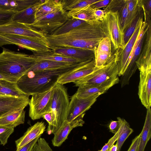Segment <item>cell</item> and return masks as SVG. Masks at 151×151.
Returning <instances> with one entry per match:
<instances>
[{
	"label": "cell",
	"instance_id": "1",
	"mask_svg": "<svg viewBox=\"0 0 151 151\" xmlns=\"http://www.w3.org/2000/svg\"><path fill=\"white\" fill-rule=\"evenodd\" d=\"M101 22H86L65 33L45 35L51 50L73 47L94 50L105 37L101 27Z\"/></svg>",
	"mask_w": 151,
	"mask_h": 151
},
{
	"label": "cell",
	"instance_id": "2",
	"mask_svg": "<svg viewBox=\"0 0 151 151\" xmlns=\"http://www.w3.org/2000/svg\"><path fill=\"white\" fill-rule=\"evenodd\" d=\"M80 63L62 69L27 71L16 83L19 89L29 96L45 91L55 85L59 76L78 66Z\"/></svg>",
	"mask_w": 151,
	"mask_h": 151
},
{
	"label": "cell",
	"instance_id": "3",
	"mask_svg": "<svg viewBox=\"0 0 151 151\" xmlns=\"http://www.w3.org/2000/svg\"><path fill=\"white\" fill-rule=\"evenodd\" d=\"M36 62L33 54L3 48L0 53V74L18 79Z\"/></svg>",
	"mask_w": 151,
	"mask_h": 151
},
{
	"label": "cell",
	"instance_id": "4",
	"mask_svg": "<svg viewBox=\"0 0 151 151\" xmlns=\"http://www.w3.org/2000/svg\"><path fill=\"white\" fill-rule=\"evenodd\" d=\"M101 27L105 37L110 40L115 51L124 47V32L120 23L118 11L106 12L101 22Z\"/></svg>",
	"mask_w": 151,
	"mask_h": 151
},
{
	"label": "cell",
	"instance_id": "5",
	"mask_svg": "<svg viewBox=\"0 0 151 151\" xmlns=\"http://www.w3.org/2000/svg\"><path fill=\"white\" fill-rule=\"evenodd\" d=\"M118 76V67L114 56L109 63L101 67L95 66L92 72L73 83L78 87L91 86L103 83Z\"/></svg>",
	"mask_w": 151,
	"mask_h": 151
},
{
	"label": "cell",
	"instance_id": "6",
	"mask_svg": "<svg viewBox=\"0 0 151 151\" xmlns=\"http://www.w3.org/2000/svg\"><path fill=\"white\" fill-rule=\"evenodd\" d=\"M69 103L67 88L63 85L56 83L53 88L50 107L55 117V132L66 119Z\"/></svg>",
	"mask_w": 151,
	"mask_h": 151
},
{
	"label": "cell",
	"instance_id": "7",
	"mask_svg": "<svg viewBox=\"0 0 151 151\" xmlns=\"http://www.w3.org/2000/svg\"><path fill=\"white\" fill-rule=\"evenodd\" d=\"M67 11L63 9L47 14L36 19L30 24H25L29 28L44 35H51L69 19Z\"/></svg>",
	"mask_w": 151,
	"mask_h": 151
},
{
	"label": "cell",
	"instance_id": "8",
	"mask_svg": "<svg viewBox=\"0 0 151 151\" xmlns=\"http://www.w3.org/2000/svg\"><path fill=\"white\" fill-rule=\"evenodd\" d=\"M54 86L45 91L32 95L28 104L29 116L32 120L40 119L44 113L50 109Z\"/></svg>",
	"mask_w": 151,
	"mask_h": 151
},
{
	"label": "cell",
	"instance_id": "9",
	"mask_svg": "<svg viewBox=\"0 0 151 151\" xmlns=\"http://www.w3.org/2000/svg\"><path fill=\"white\" fill-rule=\"evenodd\" d=\"M14 45L22 47L37 54H52L51 49L46 40L12 34L0 35Z\"/></svg>",
	"mask_w": 151,
	"mask_h": 151
},
{
	"label": "cell",
	"instance_id": "10",
	"mask_svg": "<svg viewBox=\"0 0 151 151\" xmlns=\"http://www.w3.org/2000/svg\"><path fill=\"white\" fill-rule=\"evenodd\" d=\"M144 16L143 13L140 18L134 32L124 47L115 51L114 54L117 65L119 76H122L125 72L126 66L143 21Z\"/></svg>",
	"mask_w": 151,
	"mask_h": 151
},
{
	"label": "cell",
	"instance_id": "11",
	"mask_svg": "<svg viewBox=\"0 0 151 151\" xmlns=\"http://www.w3.org/2000/svg\"><path fill=\"white\" fill-rule=\"evenodd\" d=\"M99 96L95 95L80 98L74 94L70 101L66 120L71 121L81 116H84L85 112L91 107Z\"/></svg>",
	"mask_w": 151,
	"mask_h": 151
},
{
	"label": "cell",
	"instance_id": "12",
	"mask_svg": "<svg viewBox=\"0 0 151 151\" xmlns=\"http://www.w3.org/2000/svg\"><path fill=\"white\" fill-rule=\"evenodd\" d=\"M95 67L94 58L81 63L75 67L60 75L56 83L63 85L74 83L92 72Z\"/></svg>",
	"mask_w": 151,
	"mask_h": 151
},
{
	"label": "cell",
	"instance_id": "13",
	"mask_svg": "<svg viewBox=\"0 0 151 151\" xmlns=\"http://www.w3.org/2000/svg\"><path fill=\"white\" fill-rule=\"evenodd\" d=\"M12 34L24 36L35 39L46 40L44 35L30 29L26 25L12 21L0 26V35Z\"/></svg>",
	"mask_w": 151,
	"mask_h": 151
},
{
	"label": "cell",
	"instance_id": "14",
	"mask_svg": "<svg viewBox=\"0 0 151 151\" xmlns=\"http://www.w3.org/2000/svg\"><path fill=\"white\" fill-rule=\"evenodd\" d=\"M29 97L9 96H0V118L18 109H24L29 104Z\"/></svg>",
	"mask_w": 151,
	"mask_h": 151
},
{
	"label": "cell",
	"instance_id": "15",
	"mask_svg": "<svg viewBox=\"0 0 151 151\" xmlns=\"http://www.w3.org/2000/svg\"><path fill=\"white\" fill-rule=\"evenodd\" d=\"M84 116H81L71 121L65 120L60 127L53 134L52 140L53 145L59 147L67 139L68 136L74 128L82 127L84 123L83 120Z\"/></svg>",
	"mask_w": 151,
	"mask_h": 151
},
{
	"label": "cell",
	"instance_id": "16",
	"mask_svg": "<svg viewBox=\"0 0 151 151\" xmlns=\"http://www.w3.org/2000/svg\"><path fill=\"white\" fill-rule=\"evenodd\" d=\"M148 27L146 33V38L142 50L136 62L140 72L151 69V20L148 22Z\"/></svg>",
	"mask_w": 151,
	"mask_h": 151
},
{
	"label": "cell",
	"instance_id": "17",
	"mask_svg": "<svg viewBox=\"0 0 151 151\" xmlns=\"http://www.w3.org/2000/svg\"><path fill=\"white\" fill-rule=\"evenodd\" d=\"M52 54L86 62L94 58V50L73 47L56 48L52 50Z\"/></svg>",
	"mask_w": 151,
	"mask_h": 151
},
{
	"label": "cell",
	"instance_id": "18",
	"mask_svg": "<svg viewBox=\"0 0 151 151\" xmlns=\"http://www.w3.org/2000/svg\"><path fill=\"white\" fill-rule=\"evenodd\" d=\"M138 94L142 104L147 109L151 106V69L140 72Z\"/></svg>",
	"mask_w": 151,
	"mask_h": 151
},
{
	"label": "cell",
	"instance_id": "19",
	"mask_svg": "<svg viewBox=\"0 0 151 151\" xmlns=\"http://www.w3.org/2000/svg\"><path fill=\"white\" fill-rule=\"evenodd\" d=\"M119 81L117 76L98 85L89 87H78L74 94L80 98L87 97L95 95L100 96L106 93L109 88L118 83Z\"/></svg>",
	"mask_w": 151,
	"mask_h": 151
},
{
	"label": "cell",
	"instance_id": "20",
	"mask_svg": "<svg viewBox=\"0 0 151 151\" xmlns=\"http://www.w3.org/2000/svg\"><path fill=\"white\" fill-rule=\"evenodd\" d=\"M45 125L42 122H37L29 127L22 137L15 141L16 151H18L24 145L41 136L45 131Z\"/></svg>",
	"mask_w": 151,
	"mask_h": 151
},
{
	"label": "cell",
	"instance_id": "21",
	"mask_svg": "<svg viewBox=\"0 0 151 151\" xmlns=\"http://www.w3.org/2000/svg\"><path fill=\"white\" fill-rule=\"evenodd\" d=\"M45 1L40 0L35 4L17 12L13 17L12 21L25 24H32L35 20V14L37 10Z\"/></svg>",
	"mask_w": 151,
	"mask_h": 151
},
{
	"label": "cell",
	"instance_id": "22",
	"mask_svg": "<svg viewBox=\"0 0 151 151\" xmlns=\"http://www.w3.org/2000/svg\"><path fill=\"white\" fill-rule=\"evenodd\" d=\"M39 1L40 0H0V9L17 12L35 4Z\"/></svg>",
	"mask_w": 151,
	"mask_h": 151
},
{
	"label": "cell",
	"instance_id": "23",
	"mask_svg": "<svg viewBox=\"0 0 151 151\" xmlns=\"http://www.w3.org/2000/svg\"><path fill=\"white\" fill-rule=\"evenodd\" d=\"M24 109L17 110L0 118V125L14 128L24 124L25 113Z\"/></svg>",
	"mask_w": 151,
	"mask_h": 151
},
{
	"label": "cell",
	"instance_id": "24",
	"mask_svg": "<svg viewBox=\"0 0 151 151\" xmlns=\"http://www.w3.org/2000/svg\"><path fill=\"white\" fill-rule=\"evenodd\" d=\"M77 64L78 63L48 60L36 61L35 64L27 71H36L58 70L70 67Z\"/></svg>",
	"mask_w": 151,
	"mask_h": 151
},
{
	"label": "cell",
	"instance_id": "25",
	"mask_svg": "<svg viewBox=\"0 0 151 151\" xmlns=\"http://www.w3.org/2000/svg\"><path fill=\"white\" fill-rule=\"evenodd\" d=\"M95 10L89 5L68 11L67 16L69 18H72L89 23H93L99 21L96 20L95 17Z\"/></svg>",
	"mask_w": 151,
	"mask_h": 151
},
{
	"label": "cell",
	"instance_id": "26",
	"mask_svg": "<svg viewBox=\"0 0 151 151\" xmlns=\"http://www.w3.org/2000/svg\"><path fill=\"white\" fill-rule=\"evenodd\" d=\"M138 146L136 151H144L151 137V109H147L146 116L142 130L140 133Z\"/></svg>",
	"mask_w": 151,
	"mask_h": 151
},
{
	"label": "cell",
	"instance_id": "27",
	"mask_svg": "<svg viewBox=\"0 0 151 151\" xmlns=\"http://www.w3.org/2000/svg\"><path fill=\"white\" fill-rule=\"evenodd\" d=\"M63 9L61 0H45L35 14V20L48 14Z\"/></svg>",
	"mask_w": 151,
	"mask_h": 151
},
{
	"label": "cell",
	"instance_id": "28",
	"mask_svg": "<svg viewBox=\"0 0 151 151\" xmlns=\"http://www.w3.org/2000/svg\"><path fill=\"white\" fill-rule=\"evenodd\" d=\"M0 93L7 96L21 98H28L29 96L22 92L17 86L16 83L0 79Z\"/></svg>",
	"mask_w": 151,
	"mask_h": 151
},
{
	"label": "cell",
	"instance_id": "29",
	"mask_svg": "<svg viewBox=\"0 0 151 151\" xmlns=\"http://www.w3.org/2000/svg\"><path fill=\"white\" fill-rule=\"evenodd\" d=\"M127 2L128 16L125 31L142 11L141 0H127Z\"/></svg>",
	"mask_w": 151,
	"mask_h": 151
},
{
	"label": "cell",
	"instance_id": "30",
	"mask_svg": "<svg viewBox=\"0 0 151 151\" xmlns=\"http://www.w3.org/2000/svg\"><path fill=\"white\" fill-rule=\"evenodd\" d=\"M33 55L35 57L36 61L48 60L72 63H82L80 60L74 58L54 55L53 54H33Z\"/></svg>",
	"mask_w": 151,
	"mask_h": 151
},
{
	"label": "cell",
	"instance_id": "31",
	"mask_svg": "<svg viewBox=\"0 0 151 151\" xmlns=\"http://www.w3.org/2000/svg\"><path fill=\"white\" fill-rule=\"evenodd\" d=\"M97 0H61L63 8L66 11L91 5Z\"/></svg>",
	"mask_w": 151,
	"mask_h": 151
},
{
	"label": "cell",
	"instance_id": "32",
	"mask_svg": "<svg viewBox=\"0 0 151 151\" xmlns=\"http://www.w3.org/2000/svg\"><path fill=\"white\" fill-rule=\"evenodd\" d=\"M86 22L74 18L68 19L66 22L55 31L51 35H56L67 33Z\"/></svg>",
	"mask_w": 151,
	"mask_h": 151
},
{
	"label": "cell",
	"instance_id": "33",
	"mask_svg": "<svg viewBox=\"0 0 151 151\" xmlns=\"http://www.w3.org/2000/svg\"><path fill=\"white\" fill-rule=\"evenodd\" d=\"M123 129L122 131L116 141L118 151H120L124 142L128 137L133 132V129L130 127L128 122L122 119Z\"/></svg>",
	"mask_w": 151,
	"mask_h": 151
},
{
	"label": "cell",
	"instance_id": "34",
	"mask_svg": "<svg viewBox=\"0 0 151 151\" xmlns=\"http://www.w3.org/2000/svg\"><path fill=\"white\" fill-rule=\"evenodd\" d=\"M117 119L120 123V127L118 131L114 134L113 136L109 139L108 142L103 146L100 150H99V151H107L117 140L123 129L122 119L119 117H118Z\"/></svg>",
	"mask_w": 151,
	"mask_h": 151
},
{
	"label": "cell",
	"instance_id": "35",
	"mask_svg": "<svg viewBox=\"0 0 151 151\" xmlns=\"http://www.w3.org/2000/svg\"><path fill=\"white\" fill-rule=\"evenodd\" d=\"M143 14V13L141 12V13L132 22L129 26L124 32V40L125 44L128 42L134 32L140 18Z\"/></svg>",
	"mask_w": 151,
	"mask_h": 151
},
{
	"label": "cell",
	"instance_id": "36",
	"mask_svg": "<svg viewBox=\"0 0 151 151\" xmlns=\"http://www.w3.org/2000/svg\"><path fill=\"white\" fill-rule=\"evenodd\" d=\"M14 128L0 125V142L3 146L7 143L10 135L13 132Z\"/></svg>",
	"mask_w": 151,
	"mask_h": 151
},
{
	"label": "cell",
	"instance_id": "37",
	"mask_svg": "<svg viewBox=\"0 0 151 151\" xmlns=\"http://www.w3.org/2000/svg\"><path fill=\"white\" fill-rule=\"evenodd\" d=\"M94 50L97 51L104 52L112 54L111 44L109 39L107 37H104L100 41Z\"/></svg>",
	"mask_w": 151,
	"mask_h": 151
},
{
	"label": "cell",
	"instance_id": "38",
	"mask_svg": "<svg viewBox=\"0 0 151 151\" xmlns=\"http://www.w3.org/2000/svg\"><path fill=\"white\" fill-rule=\"evenodd\" d=\"M118 12L120 23L124 32L128 16L127 0H124L123 4L119 10Z\"/></svg>",
	"mask_w": 151,
	"mask_h": 151
},
{
	"label": "cell",
	"instance_id": "39",
	"mask_svg": "<svg viewBox=\"0 0 151 151\" xmlns=\"http://www.w3.org/2000/svg\"><path fill=\"white\" fill-rule=\"evenodd\" d=\"M31 151H53L44 138L40 137Z\"/></svg>",
	"mask_w": 151,
	"mask_h": 151
},
{
	"label": "cell",
	"instance_id": "40",
	"mask_svg": "<svg viewBox=\"0 0 151 151\" xmlns=\"http://www.w3.org/2000/svg\"><path fill=\"white\" fill-rule=\"evenodd\" d=\"M16 13L12 11L0 9V26L11 22Z\"/></svg>",
	"mask_w": 151,
	"mask_h": 151
},
{
	"label": "cell",
	"instance_id": "41",
	"mask_svg": "<svg viewBox=\"0 0 151 151\" xmlns=\"http://www.w3.org/2000/svg\"><path fill=\"white\" fill-rule=\"evenodd\" d=\"M111 1V0H99L97 1L91 5V6L95 10L99 9L102 7H107Z\"/></svg>",
	"mask_w": 151,
	"mask_h": 151
},
{
	"label": "cell",
	"instance_id": "42",
	"mask_svg": "<svg viewBox=\"0 0 151 151\" xmlns=\"http://www.w3.org/2000/svg\"><path fill=\"white\" fill-rule=\"evenodd\" d=\"M120 127L119 122L117 121H111L109 126L110 132L114 134L119 130Z\"/></svg>",
	"mask_w": 151,
	"mask_h": 151
},
{
	"label": "cell",
	"instance_id": "43",
	"mask_svg": "<svg viewBox=\"0 0 151 151\" xmlns=\"http://www.w3.org/2000/svg\"><path fill=\"white\" fill-rule=\"evenodd\" d=\"M140 134L136 136L132 141L131 144L127 151H136L139 144Z\"/></svg>",
	"mask_w": 151,
	"mask_h": 151
},
{
	"label": "cell",
	"instance_id": "44",
	"mask_svg": "<svg viewBox=\"0 0 151 151\" xmlns=\"http://www.w3.org/2000/svg\"><path fill=\"white\" fill-rule=\"evenodd\" d=\"M40 136L38 137L27 144L24 145L18 151H31L33 146Z\"/></svg>",
	"mask_w": 151,
	"mask_h": 151
},
{
	"label": "cell",
	"instance_id": "45",
	"mask_svg": "<svg viewBox=\"0 0 151 151\" xmlns=\"http://www.w3.org/2000/svg\"><path fill=\"white\" fill-rule=\"evenodd\" d=\"M107 12L104 10L98 9L95 10L94 15L97 21L101 22L104 18L105 14Z\"/></svg>",
	"mask_w": 151,
	"mask_h": 151
},
{
	"label": "cell",
	"instance_id": "46",
	"mask_svg": "<svg viewBox=\"0 0 151 151\" xmlns=\"http://www.w3.org/2000/svg\"><path fill=\"white\" fill-rule=\"evenodd\" d=\"M0 79L4 80L11 82L16 83L18 79L0 74Z\"/></svg>",
	"mask_w": 151,
	"mask_h": 151
},
{
	"label": "cell",
	"instance_id": "47",
	"mask_svg": "<svg viewBox=\"0 0 151 151\" xmlns=\"http://www.w3.org/2000/svg\"><path fill=\"white\" fill-rule=\"evenodd\" d=\"M11 44L14 45L13 43L9 41L6 38L0 35V47L4 45Z\"/></svg>",
	"mask_w": 151,
	"mask_h": 151
},
{
	"label": "cell",
	"instance_id": "48",
	"mask_svg": "<svg viewBox=\"0 0 151 151\" xmlns=\"http://www.w3.org/2000/svg\"><path fill=\"white\" fill-rule=\"evenodd\" d=\"M118 146L116 143L115 145H113L107 151H117Z\"/></svg>",
	"mask_w": 151,
	"mask_h": 151
},
{
	"label": "cell",
	"instance_id": "49",
	"mask_svg": "<svg viewBox=\"0 0 151 151\" xmlns=\"http://www.w3.org/2000/svg\"><path fill=\"white\" fill-rule=\"evenodd\" d=\"M7 96V95H5L3 94L2 93H0V96Z\"/></svg>",
	"mask_w": 151,
	"mask_h": 151
},
{
	"label": "cell",
	"instance_id": "50",
	"mask_svg": "<svg viewBox=\"0 0 151 151\" xmlns=\"http://www.w3.org/2000/svg\"></svg>",
	"mask_w": 151,
	"mask_h": 151
}]
</instances>
